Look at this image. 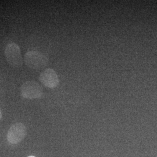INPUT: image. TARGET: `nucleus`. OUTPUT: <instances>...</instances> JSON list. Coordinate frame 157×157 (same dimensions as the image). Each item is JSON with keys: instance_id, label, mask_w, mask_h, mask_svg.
I'll use <instances>...</instances> for the list:
<instances>
[{"instance_id": "6", "label": "nucleus", "mask_w": 157, "mask_h": 157, "mask_svg": "<svg viewBox=\"0 0 157 157\" xmlns=\"http://www.w3.org/2000/svg\"><path fill=\"white\" fill-rule=\"evenodd\" d=\"M2 112H1V109H0V120L1 119V118H2Z\"/></svg>"}, {"instance_id": "3", "label": "nucleus", "mask_w": 157, "mask_h": 157, "mask_svg": "<svg viewBox=\"0 0 157 157\" xmlns=\"http://www.w3.org/2000/svg\"><path fill=\"white\" fill-rule=\"evenodd\" d=\"M43 94V89L35 81L25 82L21 87V95L23 98L32 100L39 98Z\"/></svg>"}, {"instance_id": "2", "label": "nucleus", "mask_w": 157, "mask_h": 157, "mask_svg": "<svg viewBox=\"0 0 157 157\" xmlns=\"http://www.w3.org/2000/svg\"><path fill=\"white\" fill-rule=\"evenodd\" d=\"M4 54L8 63L14 67H21L23 64L22 56L19 46L16 43H10L6 46Z\"/></svg>"}, {"instance_id": "4", "label": "nucleus", "mask_w": 157, "mask_h": 157, "mask_svg": "<svg viewBox=\"0 0 157 157\" xmlns=\"http://www.w3.org/2000/svg\"><path fill=\"white\" fill-rule=\"evenodd\" d=\"M27 134L26 126L22 123L12 124L7 133V140L11 144H17L22 141Z\"/></svg>"}, {"instance_id": "7", "label": "nucleus", "mask_w": 157, "mask_h": 157, "mask_svg": "<svg viewBox=\"0 0 157 157\" xmlns=\"http://www.w3.org/2000/svg\"><path fill=\"white\" fill-rule=\"evenodd\" d=\"M34 157V156H29V157Z\"/></svg>"}, {"instance_id": "1", "label": "nucleus", "mask_w": 157, "mask_h": 157, "mask_svg": "<svg viewBox=\"0 0 157 157\" xmlns=\"http://www.w3.org/2000/svg\"><path fill=\"white\" fill-rule=\"evenodd\" d=\"M24 61L26 65L29 68L39 70L47 65L48 58L39 51H29L25 54Z\"/></svg>"}, {"instance_id": "5", "label": "nucleus", "mask_w": 157, "mask_h": 157, "mask_svg": "<svg viewBox=\"0 0 157 157\" xmlns=\"http://www.w3.org/2000/svg\"><path fill=\"white\" fill-rule=\"evenodd\" d=\"M39 80L44 86L50 89L56 88L59 83V80L56 71L51 68L46 69L40 73Z\"/></svg>"}]
</instances>
